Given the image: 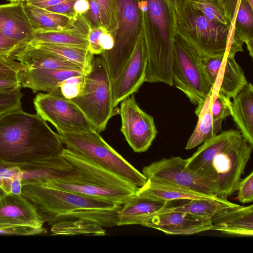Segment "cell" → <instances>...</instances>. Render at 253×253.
<instances>
[{
  "instance_id": "1",
  "label": "cell",
  "mask_w": 253,
  "mask_h": 253,
  "mask_svg": "<svg viewBox=\"0 0 253 253\" xmlns=\"http://www.w3.org/2000/svg\"><path fill=\"white\" fill-rule=\"evenodd\" d=\"M238 129L221 131L186 159V166L220 197L236 191L253 150Z\"/></svg>"
},
{
  "instance_id": "2",
  "label": "cell",
  "mask_w": 253,
  "mask_h": 253,
  "mask_svg": "<svg viewBox=\"0 0 253 253\" xmlns=\"http://www.w3.org/2000/svg\"><path fill=\"white\" fill-rule=\"evenodd\" d=\"M63 143L39 114L20 107L0 116V160L17 165L61 154Z\"/></svg>"
},
{
  "instance_id": "3",
  "label": "cell",
  "mask_w": 253,
  "mask_h": 253,
  "mask_svg": "<svg viewBox=\"0 0 253 253\" xmlns=\"http://www.w3.org/2000/svg\"><path fill=\"white\" fill-rule=\"evenodd\" d=\"M21 194L35 208L44 223H56L85 219L103 227L117 225L121 205L95 199L43 184L22 185Z\"/></svg>"
},
{
  "instance_id": "4",
  "label": "cell",
  "mask_w": 253,
  "mask_h": 253,
  "mask_svg": "<svg viewBox=\"0 0 253 253\" xmlns=\"http://www.w3.org/2000/svg\"><path fill=\"white\" fill-rule=\"evenodd\" d=\"M147 53L145 82L172 85V64L176 36L174 9L167 0H142Z\"/></svg>"
},
{
  "instance_id": "5",
  "label": "cell",
  "mask_w": 253,
  "mask_h": 253,
  "mask_svg": "<svg viewBox=\"0 0 253 253\" xmlns=\"http://www.w3.org/2000/svg\"><path fill=\"white\" fill-rule=\"evenodd\" d=\"M176 34L201 56L225 55L229 26L207 19L190 0H180L174 11Z\"/></svg>"
},
{
  "instance_id": "6",
  "label": "cell",
  "mask_w": 253,
  "mask_h": 253,
  "mask_svg": "<svg viewBox=\"0 0 253 253\" xmlns=\"http://www.w3.org/2000/svg\"><path fill=\"white\" fill-rule=\"evenodd\" d=\"M66 148L79 154L140 188L145 175L111 147L95 130L59 134Z\"/></svg>"
},
{
  "instance_id": "7",
  "label": "cell",
  "mask_w": 253,
  "mask_h": 253,
  "mask_svg": "<svg viewBox=\"0 0 253 253\" xmlns=\"http://www.w3.org/2000/svg\"><path fill=\"white\" fill-rule=\"evenodd\" d=\"M111 84L102 58L93 57L80 93L71 99L99 133L106 128L112 117L119 113V110L113 106Z\"/></svg>"
},
{
  "instance_id": "8",
  "label": "cell",
  "mask_w": 253,
  "mask_h": 253,
  "mask_svg": "<svg viewBox=\"0 0 253 253\" xmlns=\"http://www.w3.org/2000/svg\"><path fill=\"white\" fill-rule=\"evenodd\" d=\"M172 85L194 105L202 104L212 92L210 82L196 49L176 34L172 64Z\"/></svg>"
},
{
  "instance_id": "9",
  "label": "cell",
  "mask_w": 253,
  "mask_h": 253,
  "mask_svg": "<svg viewBox=\"0 0 253 253\" xmlns=\"http://www.w3.org/2000/svg\"><path fill=\"white\" fill-rule=\"evenodd\" d=\"M33 103L37 113L51 124L58 134L95 130L77 105L62 95L60 88L38 93Z\"/></svg>"
},
{
  "instance_id": "10",
  "label": "cell",
  "mask_w": 253,
  "mask_h": 253,
  "mask_svg": "<svg viewBox=\"0 0 253 253\" xmlns=\"http://www.w3.org/2000/svg\"><path fill=\"white\" fill-rule=\"evenodd\" d=\"M120 103L121 131L134 152L146 151L158 133L154 118L139 107L133 94Z\"/></svg>"
},
{
  "instance_id": "11",
  "label": "cell",
  "mask_w": 253,
  "mask_h": 253,
  "mask_svg": "<svg viewBox=\"0 0 253 253\" xmlns=\"http://www.w3.org/2000/svg\"><path fill=\"white\" fill-rule=\"evenodd\" d=\"M142 173L147 179L175 184L210 196H218L210 186L188 168L186 159L180 157H171L155 161L144 167Z\"/></svg>"
},
{
  "instance_id": "12",
  "label": "cell",
  "mask_w": 253,
  "mask_h": 253,
  "mask_svg": "<svg viewBox=\"0 0 253 253\" xmlns=\"http://www.w3.org/2000/svg\"><path fill=\"white\" fill-rule=\"evenodd\" d=\"M147 65V50L141 34L130 57L117 78L112 82L114 108H116L122 100L138 91L145 82Z\"/></svg>"
},
{
  "instance_id": "13",
  "label": "cell",
  "mask_w": 253,
  "mask_h": 253,
  "mask_svg": "<svg viewBox=\"0 0 253 253\" xmlns=\"http://www.w3.org/2000/svg\"><path fill=\"white\" fill-rule=\"evenodd\" d=\"M61 155L76 169L78 173L73 178L86 184L137 192L139 188L94 162L63 148Z\"/></svg>"
},
{
  "instance_id": "14",
  "label": "cell",
  "mask_w": 253,
  "mask_h": 253,
  "mask_svg": "<svg viewBox=\"0 0 253 253\" xmlns=\"http://www.w3.org/2000/svg\"><path fill=\"white\" fill-rule=\"evenodd\" d=\"M15 165L21 171L22 185L42 184L53 180L68 179L78 173L61 154L50 158Z\"/></svg>"
},
{
  "instance_id": "15",
  "label": "cell",
  "mask_w": 253,
  "mask_h": 253,
  "mask_svg": "<svg viewBox=\"0 0 253 253\" xmlns=\"http://www.w3.org/2000/svg\"><path fill=\"white\" fill-rule=\"evenodd\" d=\"M141 225L169 235H192L212 228L210 219L179 211L157 213L145 220Z\"/></svg>"
},
{
  "instance_id": "16",
  "label": "cell",
  "mask_w": 253,
  "mask_h": 253,
  "mask_svg": "<svg viewBox=\"0 0 253 253\" xmlns=\"http://www.w3.org/2000/svg\"><path fill=\"white\" fill-rule=\"evenodd\" d=\"M170 203L136 193L130 196L118 210L117 226L141 225L147 219L158 213L163 209L170 207Z\"/></svg>"
},
{
  "instance_id": "17",
  "label": "cell",
  "mask_w": 253,
  "mask_h": 253,
  "mask_svg": "<svg viewBox=\"0 0 253 253\" xmlns=\"http://www.w3.org/2000/svg\"><path fill=\"white\" fill-rule=\"evenodd\" d=\"M0 32L22 45L33 40L35 32L26 14L23 1L0 5Z\"/></svg>"
},
{
  "instance_id": "18",
  "label": "cell",
  "mask_w": 253,
  "mask_h": 253,
  "mask_svg": "<svg viewBox=\"0 0 253 253\" xmlns=\"http://www.w3.org/2000/svg\"><path fill=\"white\" fill-rule=\"evenodd\" d=\"M32 204L21 194H9L0 199V225L43 226Z\"/></svg>"
},
{
  "instance_id": "19",
  "label": "cell",
  "mask_w": 253,
  "mask_h": 253,
  "mask_svg": "<svg viewBox=\"0 0 253 253\" xmlns=\"http://www.w3.org/2000/svg\"><path fill=\"white\" fill-rule=\"evenodd\" d=\"M211 230L225 234L252 237L253 235V205L224 209L211 218Z\"/></svg>"
},
{
  "instance_id": "20",
  "label": "cell",
  "mask_w": 253,
  "mask_h": 253,
  "mask_svg": "<svg viewBox=\"0 0 253 253\" xmlns=\"http://www.w3.org/2000/svg\"><path fill=\"white\" fill-rule=\"evenodd\" d=\"M9 56L20 63L25 69L67 70L79 71L84 73L82 69L75 64L32 44L21 45Z\"/></svg>"
},
{
  "instance_id": "21",
  "label": "cell",
  "mask_w": 253,
  "mask_h": 253,
  "mask_svg": "<svg viewBox=\"0 0 253 253\" xmlns=\"http://www.w3.org/2000/svg\"><path fill=\"white\" fill-rule=\"evenodd\" d=\"M84 75L79 71L44 68L25 69L18 75L21 87L31 89L33 93L50 92L59 87L63 81L75 76Z\"/></svg>"
},
{
  "instance_id": "22",
  "label": "cell",
  "mask_w": 253,
  "mask_h": 253,
  "mask_svg": "<svg viewBox=\"0 0 253 253\" xmlns=\"http://www.w3.org/2000/svg\"><path fill=\"white\" fill-rule=\"evenodd\" d=\"M42 184L121 205L137 193L130 190L90 186L75 180L73 177L68 179L51 181Z\"/></svg>"
},
{
  "instance_id": "23",
  "label": "cell",
  "mask_w": 253,
  "mask_h": 253,
  "mask_svg": "<svg viewBox=\"0 0 253 253\" xmlns=\"http://www.w3.org/2000/svg\"><path fill=\"white\" fill-rule=\"evenodd\" d=\"M231 116L238 130L253 147V86L247 84L229 103Z\"/></svg>"
},
{
  "instance_id": "24",
  "label": "cell",
  "mask_w": 253,
  "mask_h": 253,
  "mask_svg": "<svg viewBox=\"0 0 253 253\" xmlns=\"http://www.w3.org/2000/svg\"><path fill=\"white\" fill-rule=\"evenodd\" d=\"M117 14L119 26L125 33L114 46L120 50L134 48L137 41L133 40L140 25V12L135 0H118Z\"/></svg>"
},
{
  "instance_id": "25",
  "label": "cell",
  "mask_w": 253,
  "mask_h": 253,
  "mask_svg": "<svg viewBox=\"0 0 253 253\" xmlns=\"http://www.w3.org/2000/svg\"><path fill=\"white\" fill-rule=\"evenodd\" d=\"M248 83L244 71L235 56L225 54L213 87L231 100Z\"/></svg>"
},
{
  "instance_id": "26",
  "label": "cell",
  "mask_w": 253,
  "mask_h": 253,
  "mask_svg": "<svg viewBox=\"0 0 253 253\" xmlns=\"http://www.w3.org/2000/svg\"><path fill=\"white\" fill-rule=\"evenodd\" d=\"M137 193L169 202L177 200L190 201L213 199L218 197L206 195L187 188L151 179H147L145 184L139 188Z\"/></svg>"
},
{
  "instance_id": "27",
  "label": "cell",
  "mask_w": 253,
  "mask_h": 253,
  "mask_svg": "<svg viewBox=\"0 0 253 253\" xmlns=\"http://www.w3.org/2000/svg\"><path fill=\"white\" fill-rule=\"evenodd\" d=\"M212 92L204 102L198 105L195 113L198 119L195 128L189 137L185 149H192L222 131V122L215 120L211 111Z\"/></svg>"
},
{
  "instance_id": "28",
  "label": "cell",
  "mask_w": 253,
  "mask_h": 253,
  "mask_svg": "<svg viewBox=\"0 0 253 253\" xmlns=\"http://www.w3.org/2000/svg\"><path fill=\"white\" fill-rule=\"evenodd\" d=\"M45 43L75 46L88 48V32L79 28L65 26L53 30L37 32L28 44Z\"/></svg>"
},
{
  "instance_id": "29",
  "label": "cell",
  "mask_w": 253,
  "mask_h": 253,
  "mask_svg": "<svg viewBox=\"0 0 253 253\" xmlns=\"http://www.w3.org/2000/svg\"><path fill=\"white\" fill-rule=\"evenodd\" d=\"M238 205L228 201L226 198L218 197L213 199L190 200L189 202L181 206L166 207L158 213L184 212L211 219L217 212Z\"/></svg>"
},
{
  "instance_id": "30",
  "label": "cell",
  "mask_w": 253,
  "mask_h": 253,
  "mask_svg": "<svg viewBox=\"0 0 253 253\" xmlns=\"http://www.w3.org/2000/svg\"><path fill=\"white\" fill-rule=\"evenodd\" d=\"M26 14L35 32L53 30L67 26L72 17L28 4L23 1Z\"/></svg>"
},
{
  "instance_id": "31",
  "label": "cell",
  "mask_w": 253,
  "mask_h": 253,
  "mask_svg": "<svg viewBox=\"0 0 253 253\" xmlns=\"http://www.w3.org/2000/svg\"><path fill=\"white\" fill-rule=\"evenodd\" d=\"M29 44L45 50L75 64L82 69L84 75L87 73L91 69L93 55L88 48L45 43Z\"/></svg>"
},
{
  "instance_id": "32",
  "label": "cell",
  "mask_w": 253,
  "mask_h": 253,
  "mask_svg": "<svg viewBox=\"0 0 253 253\" xmlns=\"http://www.w3.org/2000/svg\"><path fill=\"white\" fill-rule=\"evenodd\" d=\"M52 235H106V231L97 222L80 219L56 223L51 226Z\"/></svg>"
},
{
  "instance_id": "33",
  "label": "cell",
  "mask_w": 253,
  "mask_h": 253,
  "mask_svg": "<svg viewBox=\"0 0 253 253\" xmlns=\"http://www.w3.org/2000/svg\"><path fill=\"white\" fill-rule=\"evenodd\" d=\"M22 186L19 168L0 160V199L11 193L21 194Z\"/></svg>"
},
{
  "instance_id": "34",
  "label": "cell",
  "mask_w": 253,
  "mask_h": 253,
  "mask_svg": "<svg viewBox=\"0 0 253 253\" xmlns=\"http://www.w3.org/2000/svg\"><path fill=\"white\" fill-rule=\"evenodd\" d=\"M195 9L207 19L229 27L224 10L218 0H190Z\"/></svg>"
},
{
  "instance_id": "35",
  "label": "cell",
  "mask_w": 253,
  "mask_h": 253,
  "mask_svg": "<svg viewBox=\"0 0 253 253\" xmlns=\"http://www.w3.org/2000/svg\"><path fill=\"white\" fill-rule=\"evenodd\" d=\"M99 5L100 23L105 29H115L119 27L117 5L115 0H94Z\"/></svg>"
},
{
  "instance_id": "36",
  "label": "cell",
  "mask_w": 253,
  "mask_h": 253,
  "mask_svg": "<svg viewBox=\"0 0 253 253\" xmlns=\"http://www.w3.org/2000/svg\"><path fill=\"white\" fill-rule=\"evenodd\" d=\"M21 88L0 91V116L21 107V100L24 94Z\"/></svg>"
},
{
  "instance_id": "37",
  "label": "cell",
  "mask_w": 253,
  "mask_h": 253,
  "mask_svg": "<svg viewBox=\"0 0 253 253\" xmlns=\"http://www.w3.org/2000/svg\"><path fill=\"white\" fill-rule=\"evenodd\" d=\"M25 68L8 55L0 54V80L18 79L19 73Z\"/></svg>"
},
{
  "instance_id": "38",
  "label": "cell",
  "mask_w": 253,
  "mask_h": 253,
  "mask_svg": "<svg viewBox=\"0 0 253 253\" xmlns=\"http://www.w3.org/2000/svg\"><path fill=\"white\" fill-rule=\"evenodd\" d=\"M45 228L21 225H0V235L28 236L44 233Z\"/></svg>"
},
{
  "instance_id": "39",
  "label": "cell",
  "mask_w": 253,
  "mask_h": 253,
  "mask_svg": "<svg viewBox=\"0 0 253 253\" xmlns=\"http://www.w3.org/2000/svg\"><path fill=\"white\" fill-rule=\"evenodd\" d=\"M84 75L68 78L59 84L62 95L71 99L80 93L84 83Z\"/></svg>"
},
{
  "instance_id": "40",
  "label": "cell",
  "mask_w": 253,
  "mask_h": 253,
  "mask_svg": "<svg viewBox=\"0 0 253 253\" xmlns=\"http://www.w3.org/2000/svg\"><path fill=\"white\" fill-rule=\"evenodd\" d=\"M225 55L215 56L200 55L207 75L213 86L216 82L218 73Z\"/></svg>"
},
{
  "instance_id": "41",
  "label": "cell",
  "mask_w": 253,
  "mask_h": 253,
  "mask_svg": "<svg viewBox=\"0 0 253 253\" xmlns=\"http://www.w3.org/2000/svg\"><path fill=\"white\" fill-rule=\"evenodd\" d=\"M236 191L238 199L243 203H249L253 201V172L239 181Z\"/></svg>"
},
{
  "instance_id": "42",
  "label": "cell",
  "mask_w": 253,
  "mask_h": 253,
  "mask_svg": "<svg viewBox=\"0 0 253 253\" xmlns=\"http://www.w3.org/2000/svg\"><path fill=\"white\" fill-rule=\"evenodd\" d=\"M106 30V29L101 26L88 29V49L93 55L101 54L104 51L100 44V39Z\"/></svg>"
},
{
  "instance_id": "43",
  "label": "cell",
  "mask_w": 253,
  "mask_h": 253,
  "mask_svg": "<svg viewBox=\"0 0 253 253\" xmlns=\"http://www.w3.org/2000/svg\"><path fill=\"white\" fill-rule=\"evenodd\" d=\"M21 45L19 42L6 37L0 32V54L9 56Z\"/></svg>"
},
{
  "instance_id": "44",
  "label": "cell",
  "mask_w": 253,
  "mask_h": 253,
  "mask_svg": "<svg viewBox=\"0 0 253 253\" xmlns=\"http://www.w3.org/2000/svg\"><path fill=\"white\" fill-rule=\"evenodd\" d=\"M76 0H72L68 1L61 2L57 4L50 6L45 9L55 13L65 14L66 12L72 9Z\"/></svg>"
},
{
  "instance_id": "45",
  "label": "cell",
  "mask_w": 253,
  "mask_h": 253,
  "mask_svg": "<svg viewBox=\"0 0 253 253\" xmlns=\"http://www.w3.org/2000/svg\"><path fill=\"white\" fill-rule=\"evenodd\" d=\"M72 0H25L28 4L34 6L46 9L61 2Z\"/></svg>"
},
{
  "instance_id": "46",
  "label": "cell",
  "mask_w": 253,
  "mask_h": 253,
  "mask_svg": "<svg viewBox=\"0 0 253 253\" xmlns=\"http://www.w3.org/2000/svg\"><path fill=\"white\" fill-rule=\"evenodd\" d=\"M115 40L112 35L106 30L101 35L100 39V44L103 51L112 49L114 46Z\"/></svg>"
},
{
  "instance_id": "47",
  "label": "cell",
  "mask_w": 253,
  "mask_h": 253,
  "mask_svg": "<svg viewBox=\"0 0 253 253\" xmlns=\"http://www.w3.org/2000/svg\"><path fill=\"white\" fill-rule=\"evenodd\" d=\"M22 88L18 79L0 80V91Z\"/></svg>"
},
{
  "instance_id": "48",
  "label": "cell",
  "mask_w": 253,
  "mask_h": 253,
  "mask_svg": "<svg viewBox=\"0 0 253 253\" xmlns=\"http://www.w3.org/2000/svg\"><path fill=\"white\" fill-rule=\"evenodd\" d=\"M90 11V17L94 23H100V8L94 0H88Z\"/></svg>"
},
{
  "instance_id": "49",
  "label": "cell",
  "mask_w": 253,
  "mask_h": 253,
  "mask_svg": "<svg viewBox=\"0 0 253 253\" xmlns=\"http://www.w3.org/2000/svg\"><path fill=\"white\" fill-rule=\"evenodd\" d=\"M73 8L77 14H83L89 9V4L88 0H76Z\"/></svg>"
},
{
  "instance_id": "50",
  "label": "cell",
  "mask_w": 253,
  "mask_h": 253,
  "mask_svg": "<svg viewBox=\"0 0 253 253\" xmlns=\"http://www.w3.org/2000/svg\"><path fill=\"white\" fill-rule=\"evenodd\" d=\"M180 0H167L170 5L172 7L175 11L176 5Z\"/></svg>"
},
{
  "instance_id": "51",
  "label": "cell",
  "mask_w": 253,
  "mask_h": 253,
  "mask_svg": "<svg viewBox=\"0 0 253 253\" xmlns=\"http://www.w3.org/2000/svg\"><path fill=\"white\" fill-rule=\"evenodd\" d=\"M9 1L10 2H19V1H23L25 0H6Z\"/></svg>"
},
{
  "instance_id": "52",
  "label": "cell",
  "mask_w": 253,
  "mask_h": 253,
  "mask_svg": "<svg viewBox=\"0 0 253 253\" xmlns=\"http://www.w3.org/2000/svg\"><path fill=\"white\" fill-rule=\"evenodd\" d=\"M250 4L251 6L253 7V0H247Z\"/></svg>"
}]
</instances>
